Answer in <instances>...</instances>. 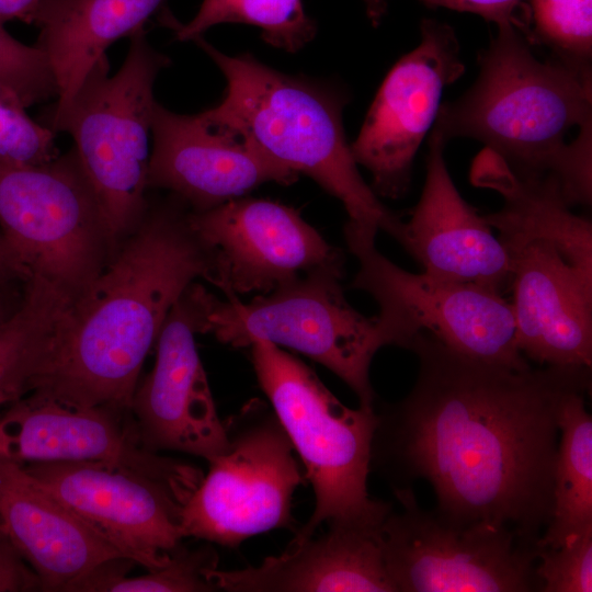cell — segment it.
Listing matches in <instances>:
<instances>
[{
    "instance_id": "6da1fadb",
    "label": "cell",
    "mask_w": 592,
    "mask_h": 592,
    "mask_svg": "<svg viewBox=\"0 0 592 592\" xmlns=\"http://www.w3.org/2000/svg\"><path fill=\"white\" fill-rule=\"evenodd\" d=\"M407 349L418 376L403 399L375 409L371 470L392 490L430 482L449 524L504 526L537 547L553 513L560 409L590 390L591 368L514 369L426 333Z\"/></svg>"
},
{
    "instance_id": "7a4b0ae2",
    "label": "cell",
    "mask_w": 592,
    "mask_h": 592,
    "mask_svg": "<svg viewBox=\"0 0 592 592\" xmlns=\"http://www.w3.org/2000/svg\"><path fill=\"white\" fill-rule=\"evenodd\" d=\"M171 194L148 204L135 230L67 306L31 392L75 408L130 412L143 363L164 320L197 277L213 284L209 248Z\"/></svg>"
},
{
    "instance_id": "3957f363",
    "label": "cell",
    "mask_w": 592,
    "mask_h": 592,
    "mask_svg": "<svg viewBox=\"0 0 592 592\" xmlns=\"http://www.w3.org/2000/svg\"><path fill=\"white\" fill-rule=\"evenodd\" d=\"M497 27L478 57L477 80L441 104L432 132L446 143L475 138L519 177L551 180L571 206L589 205L592 127L566 139L573 128L592 126L591 67L539 60L513 24Z\"/></svg>"
},
{
    "instance_id": "277c9868",
    "label": "cell",
    "mask_w": 592,
    "mask_h": 592,
    "mask_svg": "<svg viewBox=\"0 0 592 592\" xmlns=\"http://www.w3.org/2000/svg\"><path fill=\"white\" fill-rule=\"evenodd\" d=\"M473 184L497 191L498 230L512 275L517 345L539 365H592V224L572 213L557 183L525 179L488 148L470 168Z\"/></svg>"
},
{
    "instance_id": "5b68a950",
    "label": "cell",
    "mask_w": 592,
    "mask_h": 592,
    "mask_svg": "<svg viewBox=\"0 0 592 592\" xmlns=\"http://www.w3.org/2000/svg\"><path fill=\"white\" fill-rule=\"evenodd\" d=\"M193 42L227 82L220 103L201 113L207 121L238 133L273 161L312 179L342 203L349 220L397 237L402 220L366 184L346 141L345 92L281 72L250 54H224L203 36Z\"/></svg>"
},
{
    "instance_id": "8992f818",
    "label": "cell",
    "mask_w": 592,
    "mask_h": 592,
    "mask_svg": "<svg viewBox=\"0 0 592 592\" xmlns=\"http://www.w3.org/2000/svg\"><path fill=\"white\" fill-rule=\"evenodd\" d=\"M250 353L315 496L310 517L289 544L310 538L325 524L379 527L392 504L373 499L367 488L375 407H346L307 364L270 342H253Z\"/></svg>"
},
{
    "instance_id": "52a82bcc",
    "label": "cell",
    "mask_w": 592,
    "mask_h": 592,
    "mask_svg": "<svg viewBox=\"0 0 592 592\" xmlns=\"http://www.w3.org/2000/svg\"><path fill=\"white\" fill-rule=\"evenodd\" d=\"M130 37L121 69L110 76L106 55L89 71L69 103L48 111L46 127L69 134L95 191L115 247L135 230L146 197L149 136L156 105L153 87L168 56L151 47L145 29Z\"/></svg>"
},
{
    "instance_id": "ba28073f",
    "label": "cell",
    "mask_w": 592,
    "mask_h": 592,
    "mask_svg": "<svg viewBox=\"0 0 592 592\" xmlns=\"http://www.w3.org/2000/svg\"><path fill=\"white\" fill-rule=\"evenodd\" d=\"M0 235L21 280L44 278L71 300L117 251L73 148L42 164L0 161Z\"/></svg>"
},
{
    "instance_id": "9c48e42d",
    "label": "cell",
    "mask_w": 592,
    "mask_h": 592,
    "mask_svg": "<svg viewBox=\"0 0 592 592\" xmlns=\"http://www.w3.org/2000/svg\"><path fill=\"white\" fill-rule=\"evenodd\" d=\"M342 276L343 271H316L248 303L238 296L221 300L201 286L200 333L232 348L266 341L297 351L342 379L360 406L375 407L369 368L382 348L375 317L346 301Z\"/></svg>"
},
{
    "instance_id": "30bf717a",
    "label": "cell",
    "mask_w": 592,
    "mask_h": 592,
    "mask_svg": "<svg viewBox=\"0 0 592 592\" xmlns=\"http://www.w3.org/2000/svg\"><path fill=\"white\" fill-rule=\"evenodd\" d=\"M378 229L348 220L344 238L358 261L352 287L378 304L375 317L382 348L407 349L426 333L469 357L514 369L531 367L521 353L511 303L503 295L474 284L408 272L375 246Z\"/></svg>"
},
{
    "instance_id": "8fae6325",
    "label": "cell",
    "mask_w": 592,
    "mask_h": 592,
    "mask_svg": "<svg viewBox=\"0 0 592 592\" xmlns=\"http://www.w3.org/2000/svg\"><path fill=\"white\" fill-rule=\"evenodd\" d=\"M228 446L181 513L183 537L226 547L275 530H294L292 500L306 480L270 403L252 399L225 421Z\"/></svg>"
},
{
    "instance_id": "7c38bea8",
    "label": "cell",
    "mask_w": 592,
    "mask_h": 592,
    "mask_svg": "<svg viewBox=\"0 0 592 592\" xmlns=\"http://www.w3.org/2000/svg\"><path fill=\"white\" fill-rule=\"evenodd\" d=\"M401 509L391 511L379 535L396 592L540 591L537 547L504 526L443 521L419 504L412 488L394 489Z\"/></svg>"
},
{
    "instance_id": "4fadbf2b",
    "label": "cell",
    "mask_w": 592,
    "mask_h": 592,
    "mask_svg": "<svg viewBox=\"0 0 592 592\" xmlns=\"http://www.w3.org/2000/svg\"><path fill=\"white\" fill-rule=\"evenodd\" d=\"M22 465L87 525L147 570L162 566L181 544V513L202 479H164L96 460Z\"/></svg>"
},
{
    "instance_id": "5bb4252c",
    "label": "cell",
    "mask_w": 592,
    "mask_h": 592,
    "mask_svg": "<svg viewBox=\"0 0 592 592\" xmlns=\"http://www.w3.org/2000/svg\"><path fill=\"white\" fill-rule=\"evenodd\" d=\"M419 45L388 71L351 151L372 174L376 195L399 198L408 191L414 157L434 125L444 89L465 70L455 31L432 19L421 22Z\"/></svg>"
},
{
    "instance_id": "9a60e30c",
    "label": "cell",
    "mask_w": 592,
    "mask_h": 592,
    "mask_svg": "<svg viewBox=\"0 0 592 592\" xmlns=\"http://www.w3.org/2000/svg\"><path fill=\"white\" fill-rule=\"evenodd\" d=\"M189 223L209 248L213 284L227 297L266 294L316 271L344 270L341 250L295 208L276 201L243 196L190 209Z\"/></svg>"
},
{
    "instance_id": "2e32d148",
    "label": "cell",
    "mask_w": 592,
    "mask_h": 592,
    "mask_svg": "<svg viewBox=\"0 0 592 592\" xmlns=\"http://www.w3.org/2000/svg\"><path fill=\"white\" fill-rule=\"evenodd\" d=\"M200 322L197 284L192 283L164 320L155 366L136 387L130 412L146 451L181 452L209 463L227 449L228 436L195 345Z\"/></svg>"
},
{
    "instance_id": "e0dca14e",
    "label": "cell",
    "mask_w": 592,
    "mask_h": 592,
    "mask_svg": "<svg viewBox=\"0 0 592 592\" xmlns=\"http://www.w3.org/2000/svg\"><path fill=\"white\" fill-rule=\"evenodd\" d=\"M148 187L164 189L192 210L246 196L269 182L289 185L298 174L278 164L238 133L156 103Z\"/></svg>"
},
{
    "instance_id": "ac0fdd59",
    "label": "cell",
    "mask_w": 592,
    "mask_h": 592,
    "mask_svg": "<svg viewBox=\"0 0 592 592\" xmlns=\"http://www.w3.org/2000/svg\"><path fill=\"white\" fill-rule=\"evenodd\" d=\"M129 414L75 408L31 392L0 413V456L21 464L107 462L164 479L202 477L191 465L143 448Z\"/></svg>"
},
{
    "instance_id": "d6986e66",
    "label": "cell",
    "mask_w": 592,
    "mask_h": 592,
    "mask_svg": "<svg viewBox=\"0 0 592 592\" xmlns=\"http://www.w3.org/2000/svg\"><path fill=\"white\" fill-rule=\"evenodd\" d=\"M430 136L424 186L396 240L424 273L503 295L512 281L506 252L454 185L443 156L446 141L433 132Z\"/></svg>"
},
{
    "instance_id": "ffe728a7",
    "label": "cell",
    "mask_w": 592,
    "mask_h": 592,
    "mask_svg": "<svg viewBox=\"0 0 592 592\" xmlns=\"http://www.w3.org/2000/svg\"><path fill=\"white\" fill-rule=\"evenodd\" d=\"M0 525L36 573L41 591H70L100 565L126 558L38 483L0 456Z\"/></svg>"
},
{
    "instance_id": "44dd1931",
    "label": "cell",
    "mask_w": 592,
    "mask_h": 592,
    "mask_svg": "<svg viewBox=\"0 0 592 592\" xmlns=\"http://www.w3.org/2000/svg\"><path fill=\"white\" fill-rule=\"evenodd\" d=\"M379 527L328 526L259 566L213 569L208 579L227 592H396L386 570Z\"/></svg>"
},
{
    "instance_id": "7402d4cb",
    "label": "cell",
    "mask_w": 592,
    "mask_h": 592,
    "mask_svg": "<svg viewBox=\"0 0 592 592\" xmlns=\"http://www.w3.org/2000/svg\"><path fill=\"white\" fill-rule=\"evenodd\" d=\"M166 1L42 0L32 24L39 29L35 45L45 53L57 86L49 111L62 110L106 48L166 11Z\"/></svg>"
},
{
    "instance_id": "603a6c76",
    "label": "cell",
    "mask_w": 592,
    "mask_h": 592,
    "mask_svg": "<svg viewBox=\"0 0 592 592\" xmlns=\"http://www.w3.org/2000/svg\"><path fill=\"white\" fill-rule=\"evenodd\" d=\"M24 282L20 304L0 322V413L33 390L71 301L44 278Z\"/></svg>"
},
{
    "instance_id": "cb8c5ba5",
    "label": "cell",
    "mask_w": 592,
    "mask_h": 592,
    "mask_svg": "<svg viewBox=\"0 0 592 592\" xmlns=\"http://www.w3.org/2000/svg\"><path fill=\"white\" fill-rule=\"evenodd\" d=\"M589 391L571 394L560 409L553 513L537 548L562 546L592 530V418L585 408Z\"/></svg>"
},
{
    "instance_id": "d4e9b609",
    "label": "cell",
    "mask_w": 592,
    "mask_h": 592,
    "mask_svg": "<svg viewBox=\"0 0 592 592\" xmlns=\"http://www.w3.org/2000/svg\"><path fill=\"white\" fill-rule=\"evenodd\" d=\"M223 23L253 25L265 43L288 53L304 48L317 32L301 0H203L190 22L181 24L171 13L162 22L181 42L194 41Z\"/></svg>"
},
{
    "instance_id": "484cf974",
    "label": "cell",
    "mask_w": 592,
    "mask_h": 592,
    "mask_svg": "<svg viewBox=\"0 0 592 592\" xmlns=\"http://www.w3.org/2000/svg\"><path fill=\"white\" fill-rule=\"evenodd\" d=\"M136 562L114 558L76 582L70 591L81 592H208L216 591L208 572L217 568L218 555L212 546L187 548L180 544L166 562L145 574L129 577Z\"/></svg>"
},
{
    "instance_id": "4316f807",
    "label": "cell",
    "mask_w": 592,
    "mask_h": 592,
    "mask_svg": "<svg viewBox=\"0 0 592 592\" xmlns=\"http://www.w3.org/2000/svg\"><path fill=\"white\" fill-rule=\"evenodd\" d=\"M531 45H543L556 58L591 67L592 0H527L516 27Z\"/></svg>"
},
{
    "instance_id": "83f0119b",
    "label": "cell",
    "mask_w": 592,
    "mask_h": 592,
    "mask_svg": "<svg viewBox=\"0 0 592 592\" xmlns=\"http://www.w3.org/2000/svg\"><path fill=\"white\" fill-rule=\"evenodd\" d=\"M18 95L0 83V161L46 163L59 153L55 133L33 121Z\"/></svg>"
},
{
    "instance_id": "f1b7e54d",
    "label": "cell",
    "mask_w": 592,
    "mask_h": 592,
    "mask_svg": "<svg viewBox=\"0 0 592 592\" xmlns=\"http://www.w3.org/2000/svg\"><path fill=\"white\" fill-rule=\"evenodd\" d=\"M0 83L25 107L57 98V86L45 53L12 37L0 25Z\"/></svg>"
},
{
    "instance_id": "f546056e",
    "label": "cell",
    "mask_w": 592,
    "mask_h": 592,
    "mask_svg": "<svg viewBox=\"0 0 592 592\" xmlns=\"http://www.w3.org/2000/svg\"><path fill=\"white\" fill-rule=\"evenodd\" d=\"M543 592L592 591V530L556 548H538L535 567Z\"/></svg>"
},
{
    "instance_id": "4dcf8cb0",
    "label": "cell",
    "mask_w": 592,
    "mask_h": 592,
    "mask_svg": "<svg viewBox=\"0 0 592 592\" xmlns=\"http://www.w3.org/2000/svg\"><path fill=\"white\" fill-rule=\"evenodd\" d=\"M39 590L36 573L0 525V592Z\"/></svg>"
},
{
    "instance_id": "1f68e13d",
    "label": "cell",
    "mask_w": 592,
    "mask_h": 592,
    "mask_svg": "<svg viewBox=\"0 0 592 592\" xmlns=\"http://www.w3.org/2000/svg\"><path fill=\"white\" fill-rule=\"evenodd\" d=\"M429 8H446L459 12L478 14L497 25H519L523 7L527 0H420Z\"/></svg>"
},
{
    "instance_id": "d6a6232c",
    "label": "cell",
    "mask_w": 592,
    "mask_h": 592,
    "mask_svg": "<svg viewBox=\"0 0 592 592\" xmlns=\"http://www.w3.org/2000/svg\"><path fill=\"white\" fill-rule=\"evenodd\" d=\"M42 0H0V25L12 20L32 24Z\"/></svg>"
},
{
    "instance_id": "836d02e7",
    "label": "cell",
    "mask_w": 592,
    "mask_h": 592,
    "mask_svg": "<svg viewBox=\"0 0 592 592\" xmlns=\"http://www.w3.org/2000/svg\"><path fill=\"white\" fill-rule=\"evenodd\" d=\"M14 278H20L19 272L0 235V287Z\"/></svg>"
},
{
    "instance_id": "e575fe53",
    "label": "cell",
    "mask_w": 592,
    "mask_h": 592,
    "mask_svg": "<svg viewBox=\"0 0 592 592\" xmlns=\"http://www.w3.org/2000/svg\"><path fill=\"white\" fill-rule=\"evenodd\" d=\"M366 13L374 26H377L387 12L389 0H364Z\"/></svg>"
},
{
    "instance_id": "d590c367",
    "label": "cell",
    "mask_w": 592,
    "mask_h": 592,
    "mask_svg": "<svg viewBox=\"0 0 592 592\" xmlns=\"http://www.w3.org/2000/svg\"><path fill=\"white\" fill-rule=\"evenodd\" d=\"M15 307L11 309L4 300L3 296L0 294V322H2L7 317H9V315L15 309Z\"/></svg>"
}]
</instances>
